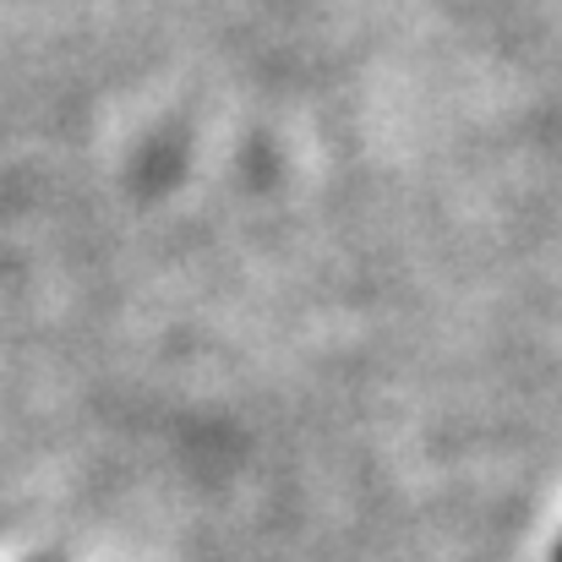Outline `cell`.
I'll return each instance as SVG.
<instances>
[{
    "mask_svg": "<svg viewBox=\"0 0 562 562\" xmlns=\"http://www.w3.org/2000/svg\"><path fill=\"white\" fill-rule=\"evenodd\" d=\"M558 562H562V541H558Z\"/></svg>",
    "mask_w": 562,
    "mask_h": 562,
    "instance_id": "obj_1",
    "label": "cell"
}]
</instances>
